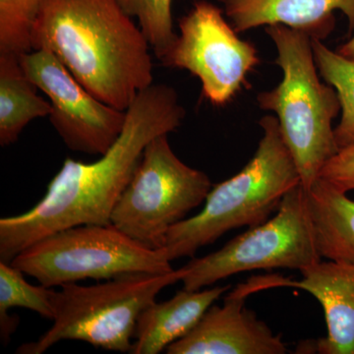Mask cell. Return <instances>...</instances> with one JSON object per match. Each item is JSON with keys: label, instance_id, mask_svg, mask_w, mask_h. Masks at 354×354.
<instances>
[{"label": "cell", "instance_id": "cell-1", "mask_svg": "<svg viewBox=\"0 0 354 354\" xmlns=\"http://www.w3.org/2000/svg\"><path fill=\"white\" fill-rule=\"evenodd\" d=\"M185 114L171 86L153 84L141 91L108 152L88 164L67 158L32 209L0 218V261L11 263L31 244L65 228L111 223L114 207L149 142L176 131Z\"/></svg>", "mask_w": 354, "mask_h": 354}, {"label": "cell", "instance_id": "cell-2", "mask_svg": "<svg viewBox=\"0 0 354 354\" xmlns=\"http://www.w3.org/2000/svg\"><path fill=\"white\" fill-rule=\"evenodd\" d=\"M32 50H50L100 101L127 111L153 84L150 44L118 0H46Z\"/></svg>", "mask_w": 354, "mask_h": 354}, {"label": "cell", "instance_id": "cell-3", "mask_svg": "<svg viewBox=\"0 0 354 354\" xmlns=\"http://www.w3.org/2000/svg\"><path fill=\"white\" fill-rule=\"evenodd\" d=\"M263 136L257 150L239 174L213 185L197 215L169 230L164 248L171 261L194 257L203 246L230 230L261 225L279 209L286 193L301 183L276 116L259 121Z\"/></svg>", "mask_w": 354, "mask_h": 354}, {"label": "cell", "instance_id": "cell-4", "mask_svg": "<svg viewBox=\"0 0 354 354\" xmlns=\"http://www.w3.org/2000/svg\"><path fill=\"white\" fill-rule=\"evenodd\" d=\"M265 31L276 46V64L283 77L276 88L258 95V104L277 114L307 189L339 152L333 121L341 113V102L335 88L320 80L308 34L281 24L267 26Z\"/></svg>", "mask_w": 354, "mask_h": 354}, {"label": "cell", "instance_id": "cell-5", "mask_svg": "<svg viewBox=\"0 0 354 354\" xmlns=\"http://www.w3.org/2000/svg\"><path fill=\"white\" fill-rule=\"evenodd\" d=\"M185 274L183 267L165 274H124L88 286H62L55 291L50 329L38 341L22 344L17 353L41 354L65 339L130 353L140 314L160 291L183 281Z\"/></svg>", "mask_w": 354, "mask_h": 354}, {"label": "cell", "instance_id": "cell-6", "mask_svg": "<svg viewBox=\"0 0 354 354\" xmlns=\"http://www.w3.org/2000/svg\"><path fill=\"white\" fill-rule=\"evenodd\" d=\"M165 248H149L113 223L65 228L21 251L10 264L48 288L129 274L174 271Z\"/></svg>", "mask_w": 354, "mask_h": 354}, {"label": "cell", "instance_id": "cell-7", "mask_svg": "<svg viewBox=\"0 0 354 354\" xmlns=\"http://www.w3.org/2000/svg\"><path fill=\"white\" fill-rule=\"evenodd\" d=\"M213 187L205 172L184 164L169 134L149 142L111 214V223L149 248H164L169 230L205 202Z\"/></svg>", "mask_w": 354, "mask_h": 354}, {"label": "cell", "instance_id": "cell-8", "mask_svg": "<svg viewBox=\"0 0 354 354\" xmlns=\"http://www.w3.org/2000/svg\"><path fill=\"white\" fill-rule=\"evenodd\" d=\"M321 259L300 183L286 193L272 218L184 266L181 281L185 290H199L239 272L279 268L301 271Z\"/></svg>", "mask_w": 354, "mask_h": 354}, {"label": "cell", "instance_id": "cell-9", "mask_svg": "<svg viewBox=\"0 0 354 354\" xmlns=\"http://www.w3.org/2000/svg\"><path fill=\"white\" fill-rule=\"evenodd\" d=\"M178 24L180 32L158 60L164 66L189 71L212 104L225 106L260 64L257 48L239 38L223 9L207 0L195 2Z\"/></svg>", "mask_w": 354, "mask_h": 354}, {"label": "cell", "instance_id": "cell-10", "mask_svg": "<svg viewBox=\"0 0 354 354\" xmlns=\"http://www.w3.org/2000/svg\"><path fill=\"white\" fill-rule=\"evenodd\" d=\"M19 58L30 80L50 100V123L67 148L91 156L108 152L122 132L127 111L91 94L50 50Z\"/></svg>", "mask_w": 354, "mask_h": 354}, {"label": "cell", "instance_id": "cell-11", "mask_svg": "<svg viewBox=\"0 0 354 354\" xmlns=\"http://www.w3.org/2000/svg\"><path fill=\"white\" fill-rule=\"evenodd\" d=\"M246 295L235 288L225 304L212 305L189 334L174 342L169 354H285L281 335L245 307Z\"/></svg>", "mask_w": 354, "mask_h": 354}, {"label": "cell", "instance_id": "cell-12", "mask_svg": "<svg viewBox=\"0 0 354 354\" xmlns=\"http://www.w3.org/2000/svg\"><path fill=\"white\" fill-rule=\"evenodd\" d=\"M300 272V281L270 277L267 286L298 288L315 297L328 330L317 344L318 353L354 354V265L319 261Z\"/></svg>", "mask_w": 354, "mask_h": 354}, {"label": "cell", "instance_id": "cell-13", "mask_svg": "<svg viewBox=\"0 0 354 354\" xmlns=\"http://www.w3.org/2000/svg\"><path fill=\"white\" fill-rule=\"evenodd\" d=\"M236 32L281 24L323 39L335 27L341 11L354 34V0H216Z\"/></svg>", "mask_w": 354, "mask_h": 354}, {"label": "cell", "instance_id": "cell-14", "mask_svg": "<svg viewBox=\"0 0 354 354\" xmlns=\"http://www.w3.org/2000/svg\"><path fill=\"white\" fill-rule=\"evenodd\" d=\"M230 286L176 292L167 301L147 306L140 314L130 353L158 354L196 327L203 315Z\"/></svg>", "mask_w": 354, "mask_h": 354}, {"label": "cell", "instance_id": "cell-15", "mask_svg": "<svg viewBox=\"0 0 354 354\" xmlns=\"http://www.w3.org/2000/svg\"><path fill=\"white\" fill-rule=\"evenodd\" d=\"M307 211L321 258L354 265V201L322 177L307 189Z\"/></svg>", "mask_w": 354, "mask_h": 354}, {"label": "cell", "instance_id": "cell-16", "mask_svg": "<svg viewBox=\"0 0 354 354\" xmlns=\"http://www.w3.org/2000/svg\"><path fill=\"white\" fill-rule=\"evenodd\" d=\"M21 65L19 55L0 53V145H12L25 127L50 116L51 104L38 95Z\"/></svg>", "mask_w": 354, "mask_h": 354}, {"label": "cell", "instance_id": "cell-17", "mask_svg": "<svg viewBox=\"0 0 354 354\" xmlns=\"http://www.w3.org/2000/svg\"><path fill=\"white\" fill-rule=\"evenodd\" d=\"M53 288L32 286L24 279V272L10 263L0 261V330L2 342L9 339L17 328L19 320L13 319L8 311L15 307L32 310L48 320L55 317Z\"/></svg>", "mask_w": 354, "mask_h": 354}, {"label": "cell", "instance_id": "cell-18", "mask_svg": "<svg viewBox=\"0 0 354 354\" xmlns=\"http://www.w3.org/2000/svg\"><path fill=\"white\" fill-rule=\"evenodd\" d=\"M312 50L319 74L335 88L341 102V120L335 128V141L339 149L354 144V60L342 57L312 38Z\"/></svg>", "mask_w": 354, "mask_h": 354}, {"label": "cell", "instance_id": "cell-19", "mask_svg": "<svg viewBox=\"0 0 354 354\" xmlns=\"http://www.w3.org/2000/svg\"><path fill=\"white\" fill-rule=\"evenodd\" d=\"M46 0H0V53L32 50L35 23Z\"/></svg>", "mask_w": 354, "mask_h": 354}, {"label": "cell", "instance_id": "cell-20", "mask_svg": "<svg viewBox=\"0 0 354 354\" xmlns=\"http://www.w3.org/2000/svg\"><path fill=\"white\" fill-rule=\"evenodd\" d=\"M123 10L138 21L158 59L176 41L172 21V0H118Z\"/></svg>", "mask_w": 354, "mask_h": 354}, {"label": "cell", "instance_id": "cell-21", "mask_svg": "<svg viewBox=\"0 0 354 354\" xmlns=\"http://www.w3.org/2000/svg\"><path fill=\"white\" fill-rule=\"evenodd\" d=\"M319 177L344 192L354 190V144L339 149L324 165Z\"/></svg>", "mask_w": 354, "mask_h": 354}, {"label": "cell", "instance_id": "cell-22", "mask_svg": "<svg viewBox=\"0 0 354 354\" xmlns=\"http://www.w3.org/2000/svg\"><path fill=\"white\" fill-rule=\"evenodd\" d=\"M337 51L339 55H342V57L351 58V59L354 60V34H353V37H351L348 41L341 44V46L337 48Z\"/></svg>", "mask_w": 354, "mask_h": 354}]
</instances>
